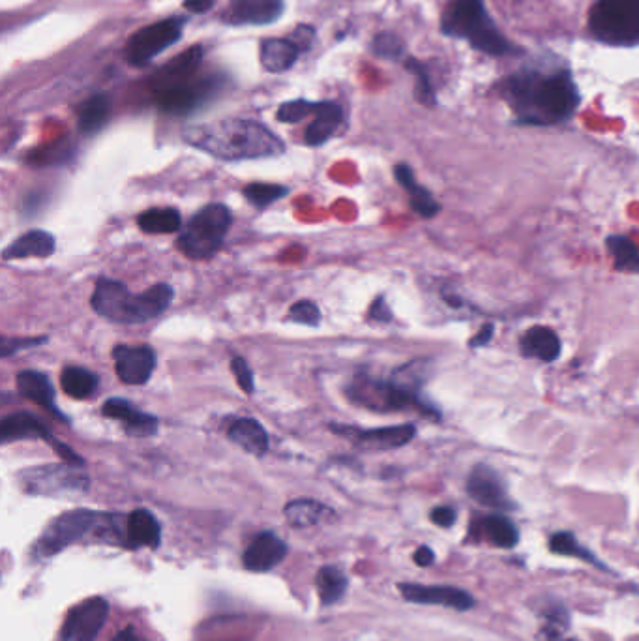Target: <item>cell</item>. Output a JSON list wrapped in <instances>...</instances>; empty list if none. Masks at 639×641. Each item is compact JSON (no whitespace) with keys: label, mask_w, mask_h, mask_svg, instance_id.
<instances>
[{"label":"cell","mask_w":639,"mask_h":641,"mask_svg":"<svg viewBox=\"0 0 639 641\" xmlns=\"http://www.w3.org/2000/svg\"><path fill=\"white\" fill-rule=\"evenodd\" d=\"M287 555V544L276 533L265 531L253 538L244 552V567L252 572H268L278 567Z\"/></svg>","instance_id":"ffe728a7"},{"label":"cell","mask_w":639,"mask_h":641,"mask_svg":"<svg viewBox=\"0 0 639 641\" xmlns=\"http://www.w3.org/2000/svg\"><path fill=\"white\" fill-rule=\"evenodd\" d=\"M392 312L388 308L387 300L381 295L377 299L373 300L372 306H370V312H368V319L370 321H377V323H390L392 321Z\"/></svg>","instance_id":"ee69618b"},{"label":"cell","mask_w":639,"mask_h":641,"mask_svg":"<svg viewBox=\"0 0 639 641\" xmlns=\"http://www.w3.org/2000/svg\"><path fill=\"white\" fill-rule=\"evenodd\" d=\"M184 23L186 19L182 17H169L135 32L126 45V60L137 68L147 66L150 60L164 53L167 47L179 42Z\"/></svg>","instance_id":"30bf717a"},{"label":"cell","mask_w":639,"mask_h":641,"mask_svg":"<svg viewBox=\"0 0 639 641\" xmlns=\"http://www.w3.org/2000/svg\"><path fill=\"white\" fill-rule=\"evenodd\" d=\"M347 591V578L336 567H323L317 574V593L325 606L342 600Z\"/></svg>","instance_id":"836d02e7"},{"label":"cell","mask_w":639,"mask_h":641,"mask_svg":"<svg viewBox=\"0 0 639 641\" xmlns=\"http://www.w3.org/2000/svg\"><path fill=\"white\" fill-rule=\"evenodd\" d=\"M484 535L490 540L491 544L499 546V548H514L520 540V533L516 529V525L510 522L505 516H488L484 522Z\"/></svg>","instance_id":"e575fe53"},{"label":"cell","mask_w":639,"mask_h":641,"mask_svg":"<svg viewBox=\"0 0 639 641\" xmlns=\"http://www.w3.org/2000/svg\"><path fill=\"white\" fill-rule=\"evenodd\" d=\"M491 334H493V325H484L480 328V332L476 334L475 338L469 342L471 347H484L486 343L490 342Z\"/></svg>","instance_id":"681fc988"},{"label":"cell","mask_w":639,"mask_h":641,"mask_svg":"<svg viewBox=\"0 0 639 641\" xmlns=\"http://www.w3.org/2000/svg\"><path fill=\"white\" fill-rule=\"evenodd\" d=\"M57 252V240L44 229H30L19 239L10 242L4 248L2 259L15 261V259H47Z\"/></svg>","instance_id":"7402d4cb"},{"label":"cell","mask_w":639,"mask_h":641,"mask_svg":"<svg viewBox=\"0 0 639 641\" xmlns=\"http://www.w3.org/2000/svg\"><path fill=\"white\" fill-rule=\"evenodd\" d=\"M402 597L407 602L415 604H431V606H446L458 612H467L475 606V598L467 591L450 587V585H418V583H400L398 585Z\"/></svg>","instance_id":"9a60e30c"},{"label":"cell","mask_w":639,"mask_h":641,"mask_svg":"<svg viewBox=\"0 0 639 641\" xmlns=\"http://www.w3.org/2000/svg\"><path fill=\"white\" fill-rule=\"evenodd\" d=\"M44 343H47V336H38V338H8V336H2V340H0V357H12L19 351L32 349V347H38V345H44Z\"/></svg>","instance_id":"b9f144b4"},{"label":"cell","mask_w":639,"mask_h":641,"mask_svg":"<svg viewBox=\"0 0 639 641\" xmlns=\"http://www.w3.org/2000/svg\"><path fill=\"white\" fill-rule=\"evenodd\" d=\"M467 493L476 503L491 508H510V497L506 493L503 478L488 465H476L467 478Z\"/></svg>","instance_id":"d6986e66"},{"label":"cell","mask_w":639,"mask_h":641,"mask_svg":"<svg viewBox=\"0 0 639 641\" xmlns=\"http://www.w3.org/2000/svg\"><path fill=\"white\" fill-rule=\"evenodd\" d=\"M233 225V214L223 203H210L195 212L182 229L177 248L192 261H207L222 250Z\"/></svg>","instance_id":"5b68a950"},{"label":"cell","mask_w":639,"mask_h":641,"mask_svg":"<svg viewBox=\"0 0 639 641\" xmlns=\"http://www.w3.org/2000/svg\"><path fill=\"white\" fill-rule=\"evenodd\" d=\"M317 102H308V100H293L280 105L276 119L285 124H297L300 120L306 119L315 113Z\"/></svg>","instance_id":"f35d334b"},{"label":"cell","mask_w":639,"mask_h":641,"mask_svg":"<svg viewBox=\"0 0 639 641\" xmlns=\"http://www.w3.org/2000/svg\"><path fill=\"white\" fill-rule=\"evenodd\" d=\"M79 467L81 465L68 462L47 463L21 471L17 480L21 488L30 495H83L90 490V478Z\"/></svg>","instance_id":"ba28073f"},{"label":"cell","mask_w":639,"mask_h":641,"mask_svg":"<svg viewBox=\"0 0 639 641\" xmlns=\"http://www.w3.org/2000/svg\"><path fill=\"white\" fill-rule=\"evenodd\" d=\"M104 518V514L92 510H72L62 514L57 520L49 523L42 537L38 538V542L32 548V555L36 559H45L62 552L64 548L90 533V529L98 527Z\"/></svg>","instance_id":"9c48e42d"},{"label":"cell","mask_w":639,"mask_h":641,"mask_svg":"<svg viewBox=\"0 0 639 641\" xmlns=\"http://www.w3.org/2000/svg\"><path fill=\"white\" fill-rule=\"evenodd\" d=\"M188 145L225 162L274 158L285 152L278 135L250 119H222L195 124L182 132Z\"/></svg>","instance_id":"7a4b0ae2"},{"label":"cell","mask_w":639,"mask_h":641,"mask_svg":"<svg viewBox=\"0 0 639 641\" xmlns=\"http://www.w3.org/2000/svg\"><path fill=\"white\" fill-rule=\"evenodd\" d=\"M394 177L402 184L403 190L409 194V201H411V209L417 212L418 216L422 218H433L435 214H439V203L435 201V197L431 195L430 190H426L422 184H418L415 179L413 169L407 164H400L394 167Z\"/></svg>","instance_id":"4316f807"},{"label":"cell","mask_w":639,"mask_h":641,"mask_svg":"<svg viewBox=\"0 0 639 641\" xmlns=\"http://www.w3.org/2000/svg\"><path fill=\"white\" fill-rule=\"evenodd\" d=\"M407 68L417 75V98L424 105H435V92L431 87L430 77L426 74L424 66L418 64L417 60H409Z\"/></svg>","instance_id":"60d3db41"},{"label":"cell","mask_w":639,"mask_h":641,"mask_svg":"<svg viewBox=\"0 0 639 641\" xmlns=\"http://www.w3.org/2000/svg\"><path fill=\"white\" fill-rule=\"evenodd\" d=\"M231 372L237 379L238 387L242 388L248 396L255 392V377H253L252 368L246 362L244 357H235L231 360Z\"/></svg>","instance_id":"7bdbcfd3"},{"label":"cell","mask_w":639,"mask_h":641,"mask_svg":"<svg viewBox=\"0 0 639 641\" xmlns=\"http://www.w3.org/2000/svg\"><path fill=\"white\" fill-rule=\"evenodd\" d=\"M111 117V100L107 94H96L79 107L77 128L83 135L98 134Z\"/></svg>","instance_id":"f1b7e54d"},{"label":"cell","mask_w":639,"mask_h":641,"mask_svg":"<svg viewBox=\"0 0 639 641\" xmlns=\"http://www.w3.org/2000/svg\"><path fill=\"white\" fill-rule=\"evenodd\" d=\"M506 102L521 122L548 126L568 120L580 105V92L568 72L527 70L506 79Z\"/></svg>","instance_id":"6da1fadb"},{"label":"cell","mask_w":639,"mask_h":641,"mask_svg":"<svg viewBox=\"0 0 639 641\" xmlns=\"http://www.w3.org/2000/svg\"><path fill=\"white\" fill-rule=\"evenodd\" d=\"M435 561V553L431 552L428 546H422L415 552V563L418 567H430Z\"/></svg>","instance_id":"c3c4849f"},{"label":"cell","mask_w":639,"mask_h":641,"mask_svg":"<svg viewBox=\"0 0 639 641\" xmlns=\"http://www.w3.org/2000/svg\"><path fill=\"white\" fill-rule=\"evenodd\" d=\"M227 437L233 445H237L257 458H263L268 452L267 430L255 418H237L227 428Z\"/></svg>","instance_id":"cb8c5ba5"},{"label":"cell","mask_w":639,"mask_h":641,"mask_svg":"<svg viewBox=\"0 0 639 641\" xmlns=\"http://www.w3.org/2000/svg\"><path fill=\"white\" fill-rule=\"evenodd\" d=\"M330 432L342 435L349 439L353 445L362 450H396V448L409 445L415 435L417 428L413 424H400V426H387V428H375V430H360L349 424H328Z\"/></svg>","instance_id":"7c38bea8"},{"label":"cell","mask_w":639,"mask_h":641,"mask_svg":"<svg viewBox=\"0 0 639 641\" xmlns=\"http://www.w3.org/2000/svg\"><path fill=\"white\" fill-rule=\"evenodd\" d=\"M287 194H289V188L280 186V184H263V182H253L242 190L244 199L259 210L267 209L272 203H276L278 199H282Z\"/></svg>","instance_id":"d590c367"},{"label":"cell","mask_w":639,"mask_h":641,"mask_svg":"<svg viewBox=\"0 0 639 641\" xmlns=\"http://www.w3.org/2000/svg\"><path fill=\"white\" fill-rule=\"evenodd\" d=\"M137 225L147 235H173L180 231L182 216L173 207L149 209L137 216Z\"/></svg>","instance_id":"f546056e"},{"label":"cell","mask_w":639,"mask_h":641,"mask_svg":"<svg viewBox=\"0 0 639 641\" xmlns=\"http://www.w3.org/2000/svg\"><path fill=\"white\" fill-rule=\"evenodd\" d=\"M60 385L70 398L85 400L98 390L100 379L96 373L90 372L87 368L68 366L60 373Z\"/></svg>","instance_id":"4dcf8cb0"},{"label":"cell","mask_w":639,"mask_h":641,"mask_svg":"<svg viewBox=\"0 0 639 641\" xmlns=\"http://www.w3.org/2000/svg\"><path fill=\"white\" fill-rule=\"evenodd\" d=\"M175 299V291L169 284H156L147 291L134 295L119 280L98 278L90 299V306L96 314L111 323L135 325L147 323L164 314Z\"/></svg>","instance_id":"3957f363"},{"label":"cell","mask_w":639,"mask_h":641,"mask_svg":"<svg viewBox=\"0 0 639 641\" xmlns=\"http://www.w3.org/2000/svg\"><path fill=\"white\" fill-rule=\"evenodd\" d=\"M222 89V79H207L195 85H180V87H171V89L160 90L158 96V105L167 111V113H190L197 109L199 105L205 104L212 94H216Z\"/></svg>","instance_id":"2e32d148"},{"label":"cell","mask_w":639,"mask_h":641,"mask_svg":"<svg viewBox=\"0 0 639 641\" xmlns=\"http://www.w3.org/2000/svg\"><path fill=\"white\" fill-rule=\"evenodd\" d=\"M521 355L542 362H555L561 357V340L555 330L548 327L529 328L520 340Z\"/></svg>","instance_id":"d4e9b609"},{"label":"cell","mask_w":639,"mask_h":641,"mask_svg":"<svg viewBox=\"0 0 639 641\" xmlns=\"http://www.w3.org/2000/svg\"><path fill=\"white\" fill-rule=\"evenodd\" d=\"M109 604L104 598H89L75 606L64 621L60 641H96L107 621Z\"/></svg>","instance_id":"4fadbf2b"},{"label":"cell","mask_w":639,"mask_h":641,"mask_svg":"<svg viewBox=\"0 0 639 641\" xmlns=\"http://www.w3.org/2000/svg\"><path fill=\"white\" fill-rule=\"evenodd\" d=\"M115 372L124 385H147L156 370L158 357L150 345H115Z\"/></svg>","instance_id":"5bb4252c"},{"label":"cell","mask_w":639,"mask_h":641,"mask_svg":"<svg viewBox=\"0 0 639 641\" xmlns=\"http://www.w3.org/2000/svg\"><path fill=\"white\" fill-rule=\"evenodd\" d=\"M302 49L291 38H267L261 44V64L270 74H282L297 62Z\"/></svg>","instance_id":"83f0119b"},{"label":"cell","mask_w":639,"mask_h":641,"mask_svg":"<svg viewBox=\"0 0 639 641\" xmlns=\"http://www.w3.org/2000/svg\"><path fill=\"white\" fill-rule=\"evenodd\" d=\"M102 415L105 418H113V420H119L124 426V432L130 437H135V439H143V437H152L158 433V426H160V420L150 415V413H145L141 411L135 403L128 402L124 398H109L105 400L104 405H102Z\"/></svg>","instance_id":"e0dca14e"},{"label":"cell","mask_w":639,"mask_h":641,"mask_svg":"<svg viewBox=\"0 0 639 641\" xmlns=\"http://www.w3.org/2000/svg\"><path fill=\"white\" fill-rule=\"evenodd\" d=\"M111 641H143L141 638H139V634L135 632L134 628H126V630H122V632H119L115 638Z\"/></svg>","instance_id":"f907efd6"},{"label":"cell","mask_w":639,"mask_h":641,"mask_svg":"<svg viewBox=\"0 0 639 641\" xmlns=\"http://www.w3.org/2000/svg\"><path fill=\"white\" fill-rule=\"evenodd\" d=\"M295 44L304 51H308L313 44V38H315V29L313 27H308V25H300L295 29V32L289 36Z\"/></svg>","instance_id":"f6af8a7d"},{"label":"cell","mask_w":639,"mask_h":641,"mask_svg":"<svg viewBox=\"0 0 639 641\" xmlns=\"http://www.w3.org/2000/svg\"><path fill=\"white\" fill-rule=\"evenodd\" d=\"M285 321L306 325V327H319L321 310L312 300H298L289 308V314L285 317Z\"/></svg>","instance_id":"74e56055"},{"label":"cell","mask_w":639,"mask_h":641,"mask_svg":"<svg viewBox=\"0 0 639 641\" xmlns=\"http://www.w3.org/2000/svg\"><path fill=\"white\" fill-rule=\"evenodd\" d=\"M19 439H42L45 443H49L51 448L59 454L62 462L74 463V465L85 467V460L68 445L60 443L59 439L51 433V430L45 426L44 422L36 415L29 413V411L12 413V415L2 418V422H0V441L4 445L12 443V441H19Z\"/></svg>","instance_id":"8fae6325"},{"label":"cell","mask_w":639,"mask_h":641,"mask_svg":"<svg viewBox=\"0 0 639 641\" xmlns=\"http://www.w3.org/2000/svg\"><path fill=\"white\" fill-rule=\"evenodd\" d=\"M550 550L553 553H559V555L578 557V559L587 561V563H596L595 555L589 552L587 548H583L578 542V538L574 537L572 533H555L550 540Z\"/></svg>","instance_id":"8d00e7d4"},{"label":"cell","mask_w":639,"mask_h":641,"mask_svg":"<svg viewBox=\"0 0 639 641\" xmlns=\"http://www.w3.org/2000/svg\"><path fill=\"white\" fill-rule=\"evenodd\" d=\"M606 248L613 257L615 269L628 274H639V248L623 235H611L606 240Z\"/></svg>","instance_id":"d6a6232c"},{"label":"cell","mask_w":639,"mask_h":641,"mask_svg":"<svg viewBox=\"0 0 639 641\" xmlns=\"http://www.w3.org/2000/svg\"><path fill=\"white\" fill-rule=\"evenodd\" d=\"M343 109L334 102H317L312 124L306 128L304 141L308 147L325 145L332 135L342 126Z\"/></svg>","instance_id":"603a6c76"},{"label":"cell","mask_w":639,"mask_h":641,"mask_svg":"<svg viewBox=\"0 0 639 641\" xmlns=\"http://www.w3.org/2000/svg\"><path fill=\"white\" fill-rule=\"evenodd\" d=\"M216 4V0H186L184 8L192 14H205Z\"/></svg>","instance_id":"7dc6e473"},{"label":"cell","mask_w":639,"mask_h":641,"mask_svg":"<svg viewBox=\"0 0 639 641\" xmlns=\"http://www.w3.org/2000/svg\"><path fill=\"white\" fill-rule=\"evenodd\" d=\"M17 390H19L21 396H25L30 402L36 403L38 407H42L45 411H49L53 417L70 424V418L62 415L59 405L55 402L57 392H55L53 383L49 381L47 373L34 372V370L17 373Z\"/></svg>","instance_id":"44dd1931"},{"label":"cell","mask_w":639,"mask_h":641,"mask_svg":"<svg viewBox=\"0 0 639 641\" xmlns=\"http://www.w3.org/2000/svg\"><path fill=\"white\" fill-rule=\"evenodd\" d=\"M373 51L385 59H400L403 55V42L392 32H381L373 40Z\"/></svg>","instance_id":"ab89813d"},{"label":"cell","mask_w":639,"mask_h":641,"mask_svg":"<svg viewBox=\"0 0 639 641\" xmlns=\"http://www.w3.org/2000/svg\"><path fill=\"white\" fill-rule=\"evenodd\" d=\"M431 522L439 527H452L456 523V510L450 507H437L431 512Z\"/></svg>","instance_id":"bcb514c9"},{"label":"cell","mask_w":639,"mask_h":641,"mask_svg":"<svg viewBox=\"0 0 639 641\" xmlns=\"http://www.w3.org/2000/svg\"><path fill=\"white\" fill-rule=\"evenodd\" d=\"M446 36L467 40L478 51L503 57L514 53V45L495 27L482 0H448L441 17Z\"/></svg>","instance_id":"277c9868"},{"label":"cell","mask_w":639,"mask_h":641,"mask_svg":"<svg viewBox=\"0 0 639 641\" xmlns=\"http://www.w3.org/2000/svg\"><path fill=\"white\" fill-rule=\"evenodd\" d=\"M162 538V527L156 516L145 510L137 508L126 520V540L132 548H156Z\"/></svg>","instance_id":"484cf974"},{"label":"cell","mask_w":639,"mask_h":641,"mask_svg":"<svg viewBox=\"0 0 639 641\" xmlns=\"http://www.w3.org/2000/svg\"><path fill=\"white\" fill-rule=\"evenodd\" d=\"M589 29L608 45H639V0H598Z\"/></svg>","instance_id":"8992f818"},{"label":"cell","mask_w":639,"mask_h":641,"mask_svg":"<svg viewBox=\"0 0 639 641\" xmlns=\"http://www.w3.org/2000/svg\"><path fill=\"white\" fill-rule=\"evenodd\" d=\"M283 514L287 518V522L291 523L293 527H312L321 522L323 518H327L330 514V508L325 507L319 501L313 499H295L291 503H287L283 508Z\"/></svg>","instance_id":"1f68e13d"},{"label":"cell","mask_w":639,"mask_h":641,"mask_svg":"<svg viewBox=\"0 0 639 641\" xmlns=\"http://www.w3.org/2000/svg\"><path fill=\"white\" fill-rule=\"evenodd\" d=\"M283 14V0H233L222 12V21L233 27L268 25Z\"/></svg>","instance_id":"ac0fdd59"},{"label":"cell","mask_w":639,"mask_h":641,"mask_svg":"<svg viewBox=\"0 0 639 641\" xmlns=\"http://www.w3.org/2000/svg\"><path fill=\"white\" fill-rule=\"evenodd\" d=\"M345 396L358 407L377 413H392L415 407L420 413L428 415L426 407L418 402L417 398L398 387L390 377L379 379L370 373L358 372L345 387Z\"/></svg>","instance_id":"52a82bcc"}]
</instances>
